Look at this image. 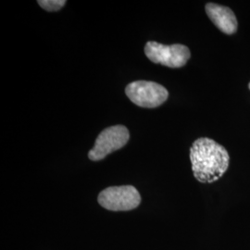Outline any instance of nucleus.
Masks as SVG:
<instances>
[{"label":"nucleus","instance_id":"obj_1","mask_svg":"<svg viewBox=\"0 0 250 250\" xmlns=\"http://www.w3.org/2000/svg\"><path fill=\"white\" fill-rule=\"evenodd\" d=\"M190 161L195 178L202 184H212L228 170L230 157L222 145L201 137L190 148Z\"/></svg>","mask_w":250,"mask_h":250},{"label":"nucleus","instance_id":"obj_2","mask_svg":"<svg viewBox=\"0 0 250 250\" xmlns=\"http://www.w3.org/2000/svg\"><path fill=\"white\" fill-rule=\"evenodd\" d=\"M125 94L135 105L146 108L159 107L169 98L168 90L150 81H135L129 83Z\"/></svg>","mask_w":250,"mask_h":250},{"label":"nucleus","instance_id":"obj_3","mask_svg":"<svg viewBox=\"0 0 250 250\" xmlns=\"http://www.w3.org/2000/svg\"><path fill=\"white\" fill-rule=\"evenodd\" d=\"M98 201L107 210L128 211L140 205L141 196L133 186L111 187L100 192Z\"/></svg>","mask_w":250,"mask_h":250},{"label":"nucleus","instance_id":"obj_4","mask_svg":"<svg viewBox=\"0 0 250 250\" xmlns=\"http://www.w3.org/2000/svg\"><path fill=\"white\" fill-rule=\"evenodd\" d=\"M145 54L152 62L169 68H181L188 63L191 52L187 45H165L149 41L145 45Z\"/></svg>","mask_w":250,"mask_h":250},{"label":"nucleus","instance_id":"obj_5","mask_svg":"<svg viewBox=\"0 0 250 250\" xmlns=\"http://www.w3.org/2000/svg\"><path fill=\"white\" fill-rule=\"evenodd\" d=\"M130 134L125 125H114L103 130L95 142V146L88 153L89 160L99 161L107 155L123 148L129 141Z\"/></svg>","mask_w":250,"mask_h":250},{"label":"nucleus","instance_id":"obj_6","mask_svg":"<svg viewBox=\"0 0 250 250\" xmlns=\"http://www.w3.org/2000/svg\"><path fill=\"white\" fill-rule=\"evenodd\" d=\"M205 9L208 18L220 31L226 35H232L237 31V20L230 8L215 3H208Z\"/></svg>","mask_w":250,"mask_h":250},{"label":"nucleus","instance_id":"obj_7","mask_svg":"<svg viewBox=\"0 0 250 250\" xmlns=\"http://www.w3.org/2000/svg\"><path fill=\"white\" fill-rule=\"evenodd\" d=\"M37 3L46 11H58L62 9L67 2L65 0H39Z\"/></svg>","mask_w":250,"mask_h":250},{"label":"nucleus","instance_id":"obj_8","mask_svg":"<svg viewBox=\"0 0 250 250\" xmlns=\"http://www.w3.org/2000/svg\"><path fill=\"white\" fill-rule=\"evenodd\" d=\"M249 88H250V84H249Z\"/></svg>","mask_w":250,"mask_h":250}]
</instances>
